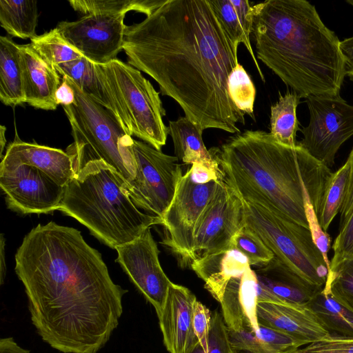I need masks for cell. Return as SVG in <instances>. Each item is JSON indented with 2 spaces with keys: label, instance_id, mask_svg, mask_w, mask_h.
Wrapping results in <instances>:
<instances>
[{
  "label": "cell",
  "instance_id": "30bf717a",
  "mask_svg": "<svg viewBox=\"0 0 353 353\" xmlns=\"http://www.w3.org/2000/svg\"><path fill=\"white\" fill-rule=\"evenodd\" d=\"M221 179L197 183L192 180L188 170L181 176L170 205L159 219V224L165 228V238L161 243L185 265H190L194 260L195 227Z\"/></svg>",
  "mask_w": 353,
  "mask_h": 353
},
{
  "label": "cell",
  "instance_id": "4dcf8cb0",
  "mask_svg": "<svg viewBox=\"0 0 353 353\" xmlns=\"http://www.w3.org/2000/svg\"><path fill=\"white\" fill-rule=\"evenodd\" d=\"M30 46L48 64L56 67L80 59L82 55L63 38L56 27L30 39Z\"/></svg>",
  "mask_w": 353,
  "mask_h": 353
},
{
  "label": "cell",
  "instance_id": "f546056e",
  "mask_svg": "<svg viewBox=\"0 0 353 353\" xmlns=\"http://www.w3.org/2000/svg\"><path fill=\"white\" fill-rule=\"evenodd\" d=\"M165 0H70V6L86 14L125 15L129 11L150 14Z\"/></svg>",
  "mask_w": 353,
  "mask_h": 353
},
{
  "label": "cell",
  "instance_id": "1f68e13d",
  "mask_svg": "<svg viewBox=\"0 0 353 353\" xmlns=\"http://www.w3.org/2000/svg\"><path fill=\"white\" fill-rule=\"evenodd\" d=\"M350 165L345 164L333 173L324 196L317 218L323 230L327 232L336 215L340 212L348 184Z\"/></svg>",
  "mask_w": 353,
  "mask_h": 353
},
{
  "label": "cell",
  "instance_id": "8fae6325",
  "mask_svg": "<svg viewBox=\"0 0 353 353\" xmlns=\"http://www.w3.org/2000/svg\"><path fill=\"white\" fill-rule=\"evenodd\" d=\"M305 102L310 121L300 130L303 139L297 143L330 168L340 147L353 135V105L340 95L311 96Z\"/></svg>",
  "mask_w": 353,
  "mask_h": 353
},
{
  "label": "cell",
  "instance_id": "44dd1931",
  "mask_svg": "<svg viewBox=\"0 0 353 353\" xmlns=\"http://www.w3.org/2000/svg\"><path fill=\"white\" fill-rule=\"evenodd\" d=\"M190 267L220 303L229 281L241 275L250 265L248 258L232 247L196 259Z\"/></svg>",
  "mask_w": 353,
  "mask_h": 353
},
{
  "label": "cell",
  "instance_id": "277c9868",
  "mask_svg": "<svg viewBox=\"0 0 353 353\" xmlns=\"http://www.w3.org/2000/svg\"><path fill=\"white\" fill-rule=\"evenodd\" d=\"M256 57L300 98L337 97L345 77L335 33L305 0L253 6Z\"/></svg>",
  "mask_w": 353,
  "mask_h": 353
},
{
  "label": "cell",
  "instance_id": "8992f818",
  "mask_svg": "<svg viewBox=\"0 0 353 353\" xmlns=\"http://www.w3.org/2000/svg\"><path fill=\"white\" fill-rule=\"evenodd\" d=\"M62 78L75 94L74 103L63 106L74 139L66 152L72 159L74 174L87 163L102 160L126 183L130 182L136 174L134 139L109 110L85 94L70 79Z\"/></svg>",
  "mask_w": 353,
  "mask_h": 353
},
{
  "label": "cell",
  "instance_id": "52a82bcc",
  "mask_svg": "<svg viewBox=\"0 0 353 353\" xmlns=\"http://www.w3.org/2000/svg\"><path fill=\"white\" fill-rule=\"evenodd\" d=\"M243 201L245 225L261 239L275 257L312 285L323 288L329 267L310 229L263 205Z\"/></svg>",
  "mask_w": 353,
  "mask_h": 353
},
{
  "label": "cell",
  "instance_id": "60d3db41",
  "mask_svg": "<svg viewBox=\"0 0 353 353\" xmlns=\"http://www.w3.org/2000/svg\"><path fill=\"white\" fill-rule=\"evenodd\" d=\"M211 318L212 313L209 309L196 300L193 308L192 326L197 339L206 352Z\"/></svg>",
  "mask_w": 353,
  "mask_h": 353
},
{
  "label": "cell",
  "instance_id": "7c38bea8",
  "mask_svg": "<svg viewBox=\"0 0 353 353\" xmlns=\"http://www.w3.org/2000/svg\"><path fill=\"white\" fill-rule=\"evenodd\" d=\"M0 186L8 208L21 214H48L60 207L65 187L43 170L3 159Z\"/></svg>",
  "mask_w": 353,
  "mask_h": 353
},
{
  "label": "cell",
  "instance_id": "836d02e7",
  "mask_svg": "<svg viewBox=\"0 0 353 353\" xmlns=\"http://www.w3.org/2000/svg\"><path fill=\"white\" fill-rule=\"evenodd\" d=\"M230 97L243 113L254 118L256 88L243 67L239 63L231 72L228 81Z\"/></svg>",
  "mask_w": 353,
  "mask_h": 353
},
{
  "label": "cell",
  "instance_id": "f35d334b",
  "mask_svg": "<svg viewBox=\"0 0 353 353\" xmlns=\"http://www.w3.org/2000/svg\"><path fill=\"white\" fill-rule=\"evenodd\" d=\"M339 229L332 246L334 254L330 261V268L345 259L353 258V213Z\"/></svg>",
  "mask_w": 353,
  "mask_h": 353
},
{
  "label": "cell",
  "instance_id": "816d5d0a",
  "mask_svg": "<svg viewBox=\"0 0 353 353\" xmlns=\"http://www.w3.org/2000/svg\"><path fill=\"white\" fill-rule=\"evenodd\" d=\"M232 353H238V352L233 351Z\"/></svg>",
  "mask_w": 353,
  "mask_h": 353
},
{
  "label": "cell",
  "instance_id": "c3c4849f",
  "mask_svg": "<svg viewBox=\"0 0 353 353\" xmlns=\"http://www.w3.org/2000/svg\"><path fill=\"white\" fill-rule=\"evenodd\" d=\"M6 128L4 125H1L0 126V145H1L0 157H1V160L3 158V149L5 148L6 143Z\"/></svg>",
  "mask_w": 353,
  "mask_h": 353
},
{
  "label": "cell",
  "instance_id": "f6af8a7d",
  "mask_svg": "<svg viewBox=\"0 0 353 353\" xmlns=\"http://www.w3.org/2000/svg\"><path fill=\"white\" fill-rule=\"evenodd\" d=\"M55 101L58 105H61L62 107L70 105L75 101L74 89L63 78L56 91Z\"/></svg>",
  "mask_w": 353,
  "mask_h": 353
},
{
  "label": "cell",
  "instance_id": "2e32d148",
  "mask_svg": "<svg viewBox=\"0 0 353 353\" xmlns=\"http://www.w3.org/2000/svg\"><path fill=\"white\" fill-rule=\"evenodd\" d=\"M196 301L188 288L172 282L158 316L163 343L170 353H186L199 341L192 326Z\"/></svg>",
  "mask_w": 353,
  "mask_h": 353
},
{
  "label": "cell",
  "instance_id": "74e56055",
  "mask_svg": "<svg viewBox=\"0 0 353 353\" xmlns=\"http://www.w3.org/2000/svg\"><path fill=\"white\" fill-rule=\"evenodd\" d=\"M233 351L223 315L214 311L208 334L207 353H232Z\"/></svg>",
  "mask_w": 353,
  "mask_h": 353
},
{
  "label": "cell",
  "instance_id": "d6a6232c",
  "mask_svg": "<svg viewBox=\"0 0 353 353\" xmlns=\"http://www.w3.org/2000/svg\"><path fill=\"white\" fill-rule=\"evenodd\" d=\"M323 289L353 313V258L330 268Z\"/></svg>",
  "mask_w": 353,
  "mask_h": 353
},
{
  "label": "cell",
  "instance_id": "9a60e30c",
  "mask_svg": "<svg viewBox=\"0 0 353 353\" xmlns=\"http://www.w3.org/2000/svg\"><path fill=\"white\" fill-rule=\"evenodd\" d=\"M118 262L139 291L154 307L159 316L172 282L159 260V249L150 228L139 237L115 248Z\"/></svg>",
  "mask_w": 353,
  "mask_h": 353
},
{
  "label": "cell",
  "instance_id": "603a6c76",
  "mask_svg": "<svg viewBox=\"0 0 353 353\" xmlns=\"http://www.w3.org/2000/svg\"><path fill=\"white\" fill-rule=\"evenodd\" d=\"M54 68L62 77L70 79L92 100L109 110L130 134L123 114L94 63L82 56Z\"/></svg>",
  "mask_w": 353,
  "mask_h": 353
},
{
  "label": "cell",
  "instance_id": "3957f363",
  "mask_svg": "<svg viewBox=\"0 0 353 353\" xmlns=\"http://www.w3.org/2000/svg\"><path fill=\"white\" fill-rule=\"evenodd\" d=\"M222 180L243 199L309 228L305 205L317 215L333 175L298 143L278 142L270 132L247 130L209 150Z\"/></svg>",
  "mask_w": 353,
  "mask_h": 353
},
{
  "label": "cell",
  "instance_id": "cb8c5ba5",
  "mask_svg": "<svg viewBox=\"0 0 353 353\" xmlns=\"http://www.w3.org/2000/svg\"><path fill=\"white\" fill-rule=\"evenodd\" d=\"M225 32L236 46L243 43L250 54L257 72L265 82L264 75L256 61L250 43L253 23V6L250 1L208 0Z\"/></svg>",
  "mask_w": 353,
  "mask_h": 353
},
{
  "label": "cell",
  "instance_id": "ba28073f",
  "mask_svg": "<svg viewBox=\"0 0 353 353\" xmlns=\"http://www.w3.org/2000/svg\"><path fill=\"white\" fill-rule=\"evenodd\" d=\"M95 66L121 108L130 134L161 150L168 127L159 92L140 70L117 58Z\"/></svg>",
  "mask_w": 353,
  "mask_h": 353
},
{
  "label": "cell",
  "instance_id": "484cf974",
  "mask_svg": "<svg viewBox=\"0 0 353 353\" xmlns=\"http://www.w3.org/2000/svg\"><path fill=\"white\" fill-rule=\"evenodd\" d=\"M203 130L185 117L170 121L168 134L179 161L187 164L201 163L210 165L217 164L203 140Z\"/></svg>",
  "mask_w": 353,
  "mask_h": 353
},
{
  "label": "cell",
  "instance_id": "6da1fadb",
  "mask_svg": "<svg viewBox=\"0 0 353 353\" xmlns=\"http://www.w3.org/2000/svg\"><path fill=\"white\" fill-rule=\"evenodd\" d=\"M128 63L152 77L201 130L241 132L245 114L232 102L228 77L239 63L234 45L208 0H165L126 26Z\"/></svg>",
  "mask_w": 353,
  "mask_h": 353
},
{
  "label": "cell",
  "instance_id": "d4e9b609",
  "mask_svg": "<svg viewBox=\"0 0 353 353\" xmlns=\"http://www.w3.org/2000/svg\"><path fill=\"white\" fill-rule=\"evenodd\" d=\"M0 100L12 107L26 103L19 45L6 36L0 37Z\"/></svg>",
  "mask_w": 353,
  "mask_h": 353
},
{
  "label": "cell",
  "instance_id": "f907efd6",
  "mask_svg": "<svg viewBox=\"0 0 353 353\" xmlns=\"http://www.w3.org/2000/svg\"><path fill=\"white\" fill-rule=\"evenodd\" d=\"M347 3H350V5H352L353 6V0H347Z\"/></svg>",
  "mask_w": 353,
  "mask_h": 353
},
{
  "label": "cell",
  "instance_id": "83f0119b",
  "mask_svg": "<svg viewBox=\"0 0 353 353\" xmlns=\"http://www.w3.org/2000/svg\"><path fill=\"white\" fill-rule=\"evenodd\" d=\"M307 305L330 334L353 337V313L323 288Z\"/></svg>",
  "mask_w": 353,
  "mask_h": 353
},
{
  "label": "cell",
  "instance_id": "e575fe53",
  "mask_svg": "<svg viewBox=\"0 0 353 353\" xmlns=\"http://www.w3.org/2000/svg\"><path fill=\"white\" fill-rule=\"evenodd\" d=\"M232 245L248 258L250 265L261 266L274 257L261 239L246 225L234 236Z\"/></svg>",
  "mask_w": 353,
  "mask_h": 353
},
{
  "label": "cell",
  "instance_id": "5bb4252c",
  "mask_svg": "<svg viewBox=\"0 0 353 353\" xmlns=\"http://www.w3.org/2000/svg\"><path fill=\"white\" fill-rule=\"evenodd\" d=\"M124 18L125 15L86 14L77 21H61L57 28L83 57L94 64L104 65L123 50Z\"/></svg>",
  "mask_w": 353,
  "mask_h": 353
},
{
  "label": "cell",
  "instance_id": "4fadbf2b",
  "mask_svg": "<svg viewBox=\"0 0 353 353\" xmlns=\"http://www.w3.org/2000/svg\"><path fill=\"white\" fill-rule=\"evenodd\" d=\"M245 225L242 198L222 179L199 217L194 233V260L232 248L237 232Z\"/></svg>",
  "mask_w": 353,
  "mask_h": 353
},
{
  "label": "cell",
  "instance_id": "ee69618b",
  "mask_svg": "<svg viewBox=\"0 0 353 353\" xmlns=\"http://www.w3.org/2000/svg\"><path fill=\"white\" fill-rule=\"evenodd\" d=\"M339 48L343 60L345 76L353 81V37L340 41Z\"/></svg>",
  "mask_w": 353,
  "mask_h": 353
},
{
  "label": "cell",
  "instance_id": "e0dca14e",
  "mask_svg": "<svg viewBox=\"0 0 353 353\" xmlns=\"http://www.w3.org/2000/svg\"><path fill=\"white\" fill-rule=\"evenodd\" d=\"M254 272L258 302L306 305L323 289L307 283L275 256Z\"/></svg>",
  "mask_w": 353,
  "mask_h": 353
},
{
  "label": "cell",
  "instance_id": "ffe728a7",
  "mask_svg": "<svg viewBox=\"0 0 353 353\" xmlns=\"http://www.w3.org/2000/svg\"><path fill=\"white\" fill-rule=\"evenodd\" d=\"M25 102L44 110H54L55 93L60 85L59 74L46 62L30 44L19 45Z\"/></svg>",
  "mask_w": 353,
  "mask_h": 353
},
{
  "label": "cell",
  "instance_id": "f1b7e54d",
  "mask_svg": "<svg viewBox=\"0 0 353 353\" xmlns=\"http://www.w3.org/2000/svg\"><path fill=\"white\" fill-rule=\"evenodd\" d=\"M300 97L294 92L280 94L279 101L271 106L270 134L279 143L287 146L296 145V133L299 128L296 108Z\"/></svg>",
  "mask_w": 353,
  "mask_h": 353
},
{
  "label": "cell",
  "instance_id": "5b68a950",
  "mask_svg": "<svg viewBox=\"0 0 353 353\" xmlns=\"http://www.w3.org/2000/svg\"><path fill=\"white\" fill-rule=\"evenodd\" d=\"M125 181L102 160L87 163L65 186L58 210L85 225L92 235L115 249L159 224L156 216L134 204Z\"/></svg>",
  "mask_w": 353,
  "mask_h": 353
},
{
  "label": "cell",
  "instance_id": "ac0fdd59",
  "mask_svg": "<svg viewBox=\"0 0 353 353\" xmlns=\"http://www.w3.org/2000/svg\"><path fill=\"white\" fill-rule=\"evenodd\" d=\"M256 314L259 325L283 332L306 345L330 334L307 305L258 302Z\"/></svg>",
  "mask_w": 353,
  "mask_h": 353
},
{
  "label": "cell",
  "instance_id": "8d00e7d4",
  "mask_svg": "<svg viewBox=\"0 0 353 353\" xmlns=\"http://www.w3.org/2000/svg\"><path fill=\"white\" fill-rule=\"evenodd\" d=\"M293 353H353V337L329 334Z\"/></svg>",
  "mask_w": 353,
  "mask_h": 353
},
{
  "label": "cell",
  "instance_id": "7dc6e473",
  "mask_svg": "<svg viewBox=\"0 0 353 353\" xmlns=\"http://www.w3.org/2000/svg\"><path fill=\"white\" fill-rule=\"evenodd\" d=\"M5 239L3 234H1L0 240V283L2 285L6 276V260H5Z\"/></svg>",
  "mask_w": 353,
  "mask_h": 353
},
{
  "label": "cell",
  "instance_id": "ab89813d",
  "mask_svg": "<svg viewBox=\"0 0 353 353\" xmlns=\"http://www.w3.org/2000/svg\"><path fill=\"white\" fill-rule=\"evenodd\" d=\"M305 210L313 241L323 255L330 270V261L328 259V252L331 248V238L327 232L321 228L314 208L310 201H306Z\"/></svg>",
  "mask_w": 353,
  "mask_h": 353
},
{
  "label": "cell",
  "instance_id": "4316f807",
  "mask_svg": "<svg viewBox=\"0 0 353 353\" xmlns=\"http://www.w3.org/2000/svg\"><path fill=\"white\" fill-rule=\"evenodd\" d=\"M32 0H0V23L8 34L32 39L36 34L39 11Z\"/></svg>",
  "mask_w": 353,
  "mask_h": 353
},
{
  "label": "cell",
  "instance_id": "7bdbcfd3",
  "mask_svg": "<svg viewBox=\"0 0 353 353\" xmlns=\"http://www.w3.org/2000/svg\"><path fill=\"white\" fill-rule=\"evenodd\" d=\"M347 160L350 163V172L345 199L340 210L339 227L342 226L353 213V148Z\"/></svg>",
  "mask_w": 353,
  "mask_h": 353
},
{
  "label": "cell",
  "instance_id": "d590c367",
  "mask_svg": "<svg viewBox=\"0 0 353 353\" xmlns=\"http://www.w3.org/2000/svg\"><path fill=\"white\" fill-rule=\"evenodd\" d=\"M267 353H293L306 344L280 331L259 325L255 332Z\"/></svg>",
  "mask_w": 353,
  "mask_h": 353
},
{
  "label": "cell",
  "instance_id": "bcb514c9",
  "mask_svg": "<svg viewBox=\"0 0 353 353\" xmlns=\"http://www.w3.org/2000/svg\"><path fill=\"white\" fill-rule=\"evenodd\" d=\"M0 353H30L18 345L12 337H3L0 339Z\"/></svg>",
  "mask_w": 353,
  "mask_h": 353
},
{
  "label": "cell",
  "instance_id": "d6986e66",
  "mask_svg": "<svg viewBox=\"0 0 353 353\" xmlns=\"http://www.w3.org/2000/svg\"><path fill=\"white\" fill-rule=\"evenodd\" d=\"M258 280L249 267L241 275L228 283L220 302L222 315L228 329L257 331Z\"/></svg>",
  "mask_w": 353,
  "mask_h": 353
},
{
  "label": "cell",
  "instance_id": "7402d4cb",
  "mask_svg": "<svg viewBox=\"0 0 353 353\" xmlns=\"http://www.w3.org/2000/svg\"><path fill=\"white\" fill-rule=\"evenodd\" d=\"M3 158L36 166L64 187L74 176L71 157L60 149L16 139L7 147Z\"/></svg>",
  "mask_w": 353,
  "mask_h": 353
},
{
  "label": "cell",
  "instance_id": "681fc988",
  "mask_svg": "<svg viewBox=\"0 0 353 353\" xmlns=\"http://www.w3.org/2000/svg\"><path fill=\"white\" fill-rule=\"evenodd\" d=\"M186 353H207L201 344L197 341Z\"/></svg>",
  "mask_w": 353,
  "mask_h": 353
},
{
  "label": "cell",
  "instance_id": "7a4b0ae2",
  "mask_svg": "<svg viewBox=\"0 0 353 353\" xmlns=\"http://www.w3.org/2000/svg\"><path fill=\"white\" fill-rule=\"evenodd\" d=\"M14 270L45 343L62 353H97L108 343L127 290L80 231L53 221L37 225L17 249Z\"/></svg>",
  "mask_w": 353,
  "mask_h": 353
},
{
  "label": "cell",
  "instance_id": "b9f144b4",
  "mask_svg": "<svg viewBox=\"0 0 353 353\" xmlns=\"http://www.w3.org/2000/svg\"><path fill=\"white\" fill-rule=\"evenodd\" d=\"M189 170L192 180L197 183H206L211 181H218L221 179L218 164L210 165L195 163L192 164Z\"/></svg>",
  "mask_w": 353,
  "mask_h": 353
},
{
  "label": "cell",
  "instance_id": "9c48e42d",
  "mask_svg": "<svg viewBox=\"0 0 353 353\" xmlns=\"http://www.w3.org/2000/svg\"><path fill=\"white\" fill-rule=\"evenodd\" d=\"M132 150L136 174L125 183V188L139 209L160 219L170 205L183 176L179 159L135 139Z\"/></svg>",
  "mask_w": 353,
  "mask_h": 353
}]
</instances>
